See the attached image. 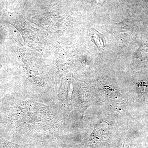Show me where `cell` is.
<instances>
[{"label": "cell", "mask_w": 148, "mask_h": 148, "mask_svg": "<svg viewBox=\"0 0 148 148\" xmlns=\"http://www.w3.org/2000/svg\"><path fill=\"white\" fill-rule=\"evenodd\" d=\"M110 137V125L105 122L101 121L95 127L90 136L82 144H97L106 142Z\"/></svg>", "instance_id": "cell-1"}, {"label": "cell", "mask_w": 148, "mask_h": 148, "mask_svg": "<svg viewBox=\"0 0 148 148\" xmlns=\"http://www.w3.org/2000/svg\"><path fill=\"white\" fill-rule=\"evenodd\" d=\"M89 34L92 39V41L97 47L99 51L103 52L106 49V42L104 36L96 31L94 28H90Z\"/></svg>", "instance_id": "cell-2"}, {"label": "cell", "mask_w": 148, "mask_h": 148, "mask_svg": "<svg viewBox=\"0 0 148 148\" xmlns=\"http://www.w3.org/2000/svg\"><path fill=\"white\" fill-rule=\"evenodd\" d=\"M108 0H97V3L99 5H102L107 2Z\"/></svg>", "instance_id": "cell-3"}]
</instances>
